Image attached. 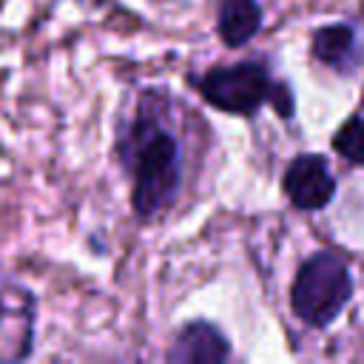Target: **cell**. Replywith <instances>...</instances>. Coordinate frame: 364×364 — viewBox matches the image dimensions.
Returning <instances> with one entry per match:
<instances>
[{
    "label": "cell",
    "mask_w": 364,
    "mask_h": 364,
    "mask_svg": "<svg viewBox=\"0 0 364 364\" xmlns=\"http://www.w3.org/2000/svg\"><path fill=\"white\" fill-rule=\"evenodd\" d=\"M91 3H105V0H91Z\"/></svg>",
    "instance_id": "cell-10"
},
{
    "label": "cell",
    "mask_w": 364,
    "mask_h": 364,
    "mask_svg": "<svg viewBox=\"0 0 364 364\" xmlns=\"http://www.w3.org/2000/svg\"><path fill=\"white\" fill-rule=\"evenodd\" d=\"M284 193L299 210H321L336 193V179L318 154H301L284 171Z\"/></svg>",
    "instance_id": "cell-4"
},
{
    "label": "cell",
    "mask_w": 364,
    "mask_h": 364,
    "mask_svg": "<svg viewBox=\"0 0 364 364\" xmlns=\"http://www.w3.org/2000/svg\"><path fill=\"white\" fill-rule=\"evenodd\" d=\"M228 355H230V347H228L225 336L208 321L188 324L176 336V341L168 353L171 361H185V364H199V361L216 364V361H225Z\"/></svg>",
    "instance_id": "cell-6"
},
{
    "label": "cell",
    "mask_w": 364,
    "mask_h": 364,
    "mask_svg": "<svg viewBox=\"0 0 364 364\" xmlns=\"http://www.w3.org/2000/svg\"><path fill=\"white\" fill-rule=\"evenodd\" d=\"M31 296L23 287H0V358H20L31 341Z\"/></svg>",
    "instance_id": "cell-5"
},
{
    "label": "cell",
    "mask_w": 364,
    "mask_h": 364,
    "mask_svg": "<svg viewBox=\"0 0 364 364\" xmlns=\"http://www.w3.org/2000/svg\"><path fill=\"white\" fill-rule=\"evenodd\" d=\"M353 279L347 262L333 250L313 253L296 273L290 307L307 327H327L350 301Z\"/></svg>",
    "instance_id": "cell-2"
},
{
    "label": "cell",
    "mask_w": 364,
    "mask_h": 364,
    "mask_svg": "<svg viewBox=\"0 0 364 364\" xmlns=\"http://www.w3.org/2000/svg\"><path fill=\"white\" fill-rule=\"evenodd\" d=\"M125 168L134 182L131 202L136 216H156L173 202L182 182V151L176 136L156 119L142 117L128 134Z\"/></svg>",
    "instance_id": "cell-1"
},
{
    "label": "cell",
    "mask_w": 364,
    "mask_h": 364,
    "mask_svg": "<svg viewBox=\"0 0 364 364\" xmlns=\"http://www.w3.org/2000/svg\"><path fill=\"white\" fill-rule=\"evenodd\" d=\"M333 148L353 165H364V117H353L347 119L336 139H333Z\"/></svg>",
    "instance_id": "cell-9"
},
{
    "label": "cell",
    "mask_w": 364,
    "mask_h": 364,
    "mask_svg": "<svg viewBox=\"0 0 364 364\" xmlns=\"http://www.w3.org/2000/svg\"><path fill=\"white\" fill-rule=\"evenodd\" d=\"M202 97L228 111V114H253L262 102H273L276 85L270 82L264 65L259 63H239V65H225L213 68L199 80Z\"/></svg>",
    "instance_id": "cell-3"
},
{
    "label": "cell",
    "mask_w": 364,
    "mask_h": 364,
    "mask_svg": "<svg viewBox=\"0 0 364 364\" xmlns=\"http://www.w3.org/2000/svg\"><path fill=\"white\" fill-rule=\"evenodd\" d=\"M262 26V9L256 0H222L219 3V37L225 46L247 43Z\"/></svg>",
    "instance_id": "cell-7"
},
{
    "label": "cell",
    "mask_w": 364,
    "mask_h": 364,
    "mask_svg": "<svg viewBox=\"0 0 364 364\" xmlns=\"http://www.w3.org/2000/svg\"><path fill=\"white\" fill-rule=\"evenodd\" d=\"M313 57L324 65L344 68L355 60V31L347 23L324 26L313 34Z\"/></svg>",
    "instance_id": "cell-8"
}]
</instances>
